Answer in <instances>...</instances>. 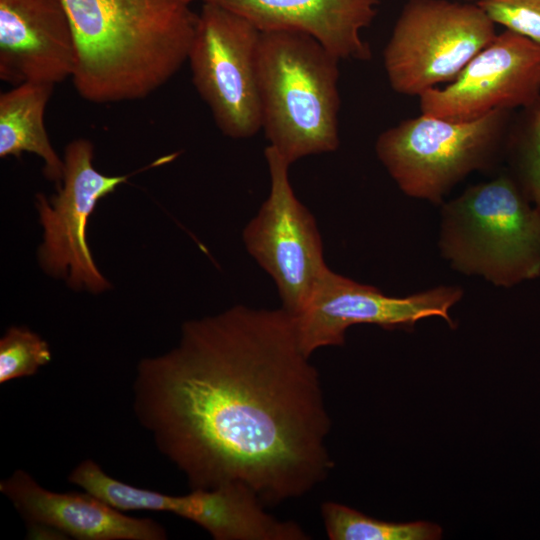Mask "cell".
I'll return each mask as SVG.
<instances>
[{
    "mask_svg": "<svg viewBox=\"0 0 540 540\" xmlns=\"http://www.w3.org/2000/svg\"><path fill=\"white\" fill-rule=\"evenodd\" d=\"M132 399L190 489L239 483L276 505L334 465L320 376L282 307L235 305L186 321L175 347L139 361Z\"/></svg>",
    "mask_w": 540,
    "mask_h": 540,
    "instance_id": "obj_1",
    "label": "cell"
},
{
    "mask_svg": "<svg viewBox=\"0 0 540 540\" xmlns=\"http://www.w3.org/2000/svg\"><path fill=\"white\" fill-rule=\"evenodd\" d=\"M74 35L72 75L86 101L146 98L187 62L198 14L183 0H63Z\"/></svg>",
    "mask_w": 540,
    "mask_h": 540,
    "instance_id": "obj_2",
    "label": "cell"
},
{
    "mask_svg": "<svg viewBox=\"0 0 540 540\" xmlns=\"http://www.w3.org/2000/svg\"><path fill=\"white\" fill-rule=\"evenodd\" d=\"M339 61L307 33L261 32L258 83L262 129L269 146L290 165L339 146Z\"/></svg>",
    "mask_w": 540,
    "mask_h": 540,
    "instance_id": "obj_3",
    "label": "cell"
},
{
    "mask_svg": "<svg viewBox=\"0 0 540 540\" xmlns=\"http://www.w3.org/2000/svg\"><path fill=\"white\" fill-rule=\"evenodd\" d=\"M439 249L450 266L512 287L540 276V210L513 176L467 188L441 210Z\"/></svg>",
    "mask_w": 540,
    "mask_h": 540,
    "instance_id": "obj_4",
    "label": "cell"
},
{
    "mask_svg": "<svg viewBox=\"0 0 540 540\" xmlns=\"http://www.w3.org/2000/svg\"><path fill=\"white\" fill-rule=\"evenodd\" d=\"M508 119V110L469 121L421 113L380 133L375 152L405 195L440 204L467 175L493 162Z\"/></svg>",
    "mask_w": 540,
    "mask_h": 540,
    "instance_id": "obj_5",
    "label": "cell"
},
{
    "mask_svg": "<svg viewBox=\"0 0 540 540\" xmlns=\"http://www.w3.org/2000/svg\"><path fill=\"white\" fill-rule=\"evenodd\" d=\"M496 35L475 2L409 0L383 53L389 84L399 94L419 97L453 81Z\"/></svg>",
    "mask_w": 540,
    "mask_h": 540,
    "instance_id": "obj_6",
    "label": "cell"
},
{
    "mask_svg": "<svg viewBox=\"0 0 540 540\" xmlns=\"http://www.w3.org/2000/svg\"><path fill=\"white\" fill-rule=\"evenodd\" d=\"M68 482L111 506L124 511H154L175 514L206 530L215 540H307L300 525L280 520L248 487L230 483L213 489H190L171 495L122 482L92 459H85L70 472Z\"/></svg>",
    "mask_w": 540,
    "mask_h": 540,
    "instance_id": "obj_7",
    "label": "cell"
},
{
    "mask_svg": "<svg viewBox=\"0 0 540 540\" xmlns=\"http://www.w3.org/2000/svg\"><path fill=\"white\" fill-rule=\"evenodd\" d=\"M261 31L221 7L202 4L191 43L192 82L219 130L233 139L262 129L258 83Z\"/></svg>",
    "mask_w": 540,
    "mask_h": 540,
    "instance_id": "obj_8",
    "label": "cell"
},
{
    "mask_svg": "<svg viewBox=\"0 0 540 540\" xmlns=\"http://www.w3.org/2000/svg\"><path fill=\"white\" fill-rule=\"evenodd\" d=\"M264 155L269 194L245 226L242 239L250 256L274 281L281 307L294 315L328 266L316 219L291 186L290 164L269 145Z\"/></svg>",
    "mask_w": 540,
    "mask_h": 540,
    "instance_id": "obj_9",
    "label": "cell"
},
{
    "mask_svg": "<svg viewBox=\"0 0 540 540\" xmlns=\"http://www.w3.org/2000/svg\"><path fill=\"white\" fill-rule=\"evenodd\" d=\"M462 288L437 286L398 297L331 270L323 272L304 305L290 315L302 351L341 346L349 327L372 324L394 330H413L424 318L441 317L454 329L449 310L461 300Z\"/></svg>",
    "mask_w": 540,
    "mask_h": 540,
    "instance_id": "obj_10",
    "label": "cell"
},
{
    "mask_svg": "<svg viewBox=\"0 0 540 540\" xmlns=\"http://www.w3.org/2000/svg\"><path fill=\"white\" fill-rule=\"evenodd\" d=\"M93 143L74 139L64 151V172L56 194L36 195L35 207L43 228L38 261L43 271L65 279L75 290L94 294L110 287L95 264L87 243V223L98 201L125 183L131 174L109 176L94 164Z\"/></svg>",
    "mask_w": 540,
    "mask_h": 540,
    "instance_id": "obj_11",
    "label": "cell"
},
{
    "mask_svg": "<svg viewBox=\"0 0 540 540\" xmlns=\"http://www.w3.org/2000/svg\"><path fill=\"white\" fill-rule=\"evenodd\" d=\"M540 97V45L505 30L444 87L419 96L422 114L469 121L493 111L526 108Z\"/></svg>",
    "mask_w": 540,
    "mask_h": 540,
    "instance_id": "obj_12",
    "label": "cell"
},
{
    "mask_svg": "<svg viewBox=\"0 0 540 540\" xmlns=\"http://www.w3.org/2000/svg\"><path fill=\"white\" fill-rule=\"evenodd\" d=\"M72 26L63 0H0V78L56 85L72 78Z\"/></svg>",
    "mask_w": 540,
    "mask_h": 540,
    "instance_id": "obj_13",
    "label": "cell"
},
{
    "mask_svg": "<svg viewBox=\"0 0 540 540\" xmlns=\"http://www.w3.org/2000/svg\"><path fill=\"white\" fill-rule=\"evenodd\" d=\"M0 492L27 525L50 527L66 539L165 540L168 536L152 518L127 515L87 491L48 490L22 469L0 481Z\"/></svg>",
    "mask_w": 540,
    "mask_h": 540,
    "instance_id": "obj_14",
    "label": "cell"
},
{
    "mask_svg": "<svg viewBox=\"0 0 540 540\" xmlns=\"http://www.w3.org/2000/svg\"><path fill=\"white\" fill-rule=\"evenodd\" d=\"M211 4L252 23L261 32L307 33L340 60L366 61L371 50L362 31L374 20L377 0H183Z\"/></svg>",
    "mask_w": 540,
    "mask_h": 540,
    "instance_id": "obj_15",
    "label": "cell"
},
{
    "mask_svg": "<svg viewBox=\"0 0 540 540\" xmlns=\"http://www.w3.org/2000/svg\"><path fill=\"white\" fill-rule=\"evenodd\" d=\"M54 86L26 82L0 94V157L35 154L43 161L45 177L60 184L64 161L52 146L44 122Z\"/></svg>",
    "mask_w": 540,
    "mask_h": 540,
    "instance_id": "obj_16",
    "label": "cell"
},
{
    "mask_svg": "<svg viewBox=\"0 0 540 540\" xmlns=\"http://www.w3.org/2000/svg\"><path fill=\"white\" fill-rule=\"evenodd\" d=\"M321 515L331 540H437L442 528L427 521L389 522L336 502H325Z\"/></svg>",
    "mask_w": 540,
    "mask_h": 540,
    "instance_id": "obj_17",
    "label": "cell"
},
{
    "mask_svg": "<svg viewBox=\"0 0 540 540\" xmlns=\"http://www.w3.org/2000/svg\"><path fill=\"white\" fill-rule=\"evenodd\" d=\"M52 360L48 343L24 326H11L0 339V383L35 375Z\"/></svg>",
    "mask_w": 540,
    "mask_h": 540,
    "instance_id": "obj_18",
    "label": "cell"
},
{
    "mask_svg": "<svg viewBox=\"0 0 540 540\" xmlns=\"http://www.w3.org/2000/svg\"><path fill=\"white\" fill-rule=\"evenodd\" d=\"M524 109L522 125L512 143L513 177L540 210V97Z\"/></svg>",
    "mask_w": 540,
    "mask_h": 540,
    "instance_id": "obj_19",
    "label": "cell"
},
{
    "mask_svg": "<svg viewBox=\"0 0 540 540\" xmlns=\"http://www.w3.org/2000/svg\"><path fill=\"white\" fill-rule=\"evenodd\" d=\"M487 17L540 45V0H478Z\"/></svg>",
    "mask_w": 540,
    "mask_h": 540,
    "instance_id": "obj_20",
    "label": "cell"
},
{
    "mask_svg": "<svg viewBox=\"0 0 540 540\" xmlns=\"http://www.w3.org/2000/svg\"><path fill=\"white\" fill-rule=\"evenodd\" d=\"M469 1H475V2H477L478 0H469Z\"/></svg>",
    "mask_w": 540,
    "mask_h": 540,
    "instance_id": "obj_21",
    "label": "cell"
}]
</instances>
